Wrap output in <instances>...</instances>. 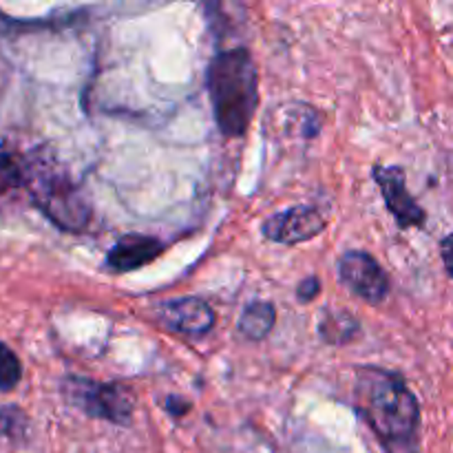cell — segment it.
<instances>
[{"label":"cell","instance_id":"5bb4252c","mask_svg":"<svg viewBox=\"0 0 453 453\" xmlns=\"http://www.w3.org/2000/svg\"><path fill=\"white\" fill-rule=\"evenodd\" d=\"M22 380V363L18 354L0 341V392H12Z\"/></svg>","mask_w":453,"mask_h":453},{"label":"cell","instance_id":"52a82bcc","mask_svg":"<svg viewBox=\"0 0 453 453\" xmlns=\"http://www.w3.org/2000/svg\"><path fill=\"white\" fill-rule=\"evenodd\" d=\"M374 180L383 190L385 206L389 208L401 228H414V226L425 224L427 215L410 195L405 171L401 166H374Z\"/></svg>","mask_w":453,"mask_h":453},{"label":"cell","instance_id":"8fae6325","mask_svg":"<svg viewBox=\"0 0 453 453\" xmlns=\"http://www.w3.org/2000/svg\"><path fill=\"white\" fill-rule=\"evenodd\" d=\"M361 332V323L348 310H330L319 323V334L330 345H345L354 341Z\"/></svg>","mask_w":453,"mask_h":453},{"label":"cell","instance_id":"30bf717a","mask_svg":"<svg viewBox=\"0 0 453 453\" xmlns=\"http://www.w3.org/2000/svg\"><path fill=\"white\" fill-rule=\"evenodd\" d=\"M274 323H277L274 305L270 301H255V303L243 310L237 330L248 341H264L273 332Z\"/></svg>","mask_w":453,"mask_h":453},{"label":"cell","instance_id":"9c48e42d","mask_svg":"<svg viewBox=\"0 0 453 453\" xmlns=\"http://www.w3.org/2000/svg\"><path fill=\"white\" fill-rule=\"evenodd\" d=\"M162 252L164 243L159 239L146 237V234H124L119 242H115V246L106 255L104 268L115 274L133 273V270L149 265Z\"/></svg>","mask_w":453,"mask_h":453},{"label":"cell","instance_id":"2e32d148","mask_svg":"<svg viewBox=\"0 0 453 453\" xmlns=\"http://www.w3.org/2000/svg\"><path fill=\"white\" fill-rule=\"evenodd\" d=\"M190 401H186V398L181 396H168L166 398V411L171 416H175V418H181L184 414H188L190 411Z\"/></svg>","mask_w":453,"mask_h":453},{"label":"cell","instance_id":"277c9868","mask_svg":"<svg viewBox=\"0 0 453 453\" xmlns=\"http://www.w3.org/2000/svg\"><path fill=\"white\" fill-rule=\"evenodd\" d=\"M66 401L91 418L109 420L115 425H131L133 398L127 388L118 383H97L91 379L69 376L62 383Z\"/></svg>","mask_w":453,"mask_h":453},{"label":"cell","instance_id":"7a4b0ae2","mask_svg":"<svg viewBox=\"0 0 453 453\" xmlns=\"http://www.w3.org/2000/svg\"><path fill=\"white\" fill-rule=\"evenodd\" d=\"M208 93L219 131L226 137H242L259 106V73L248 49H230L212 58Z\"/></svg>","mask_w":453,"mask_h":453},{"label":"cell","instance_id":"6da1fadb","mask_svg":"<svg viewBox=\"0 0 453 453\" xmlns=\"http://www.w3.org/2000/svg\"><path fill=\"white\" fill-rule=\"evenodd\" d=\"M354 403L383 453H418L420 407L401 374L363 367Z\"/></svg>","mask_w":453,"mask_h":453},{"label":"cell","instance_id":"8992f818","mask_svg":"<svg viewBox=\"0 0 453 453\" xmlns=\"http://www.w3.org/2000/svg\"><path fill=\"white\" fill-rule=\"evenodd\" d=\"M326 230V217L314 206H295L268 217L261 226V233L268 242L296 246L314 239Z\"/></svg>","mask_w":453,"mask_h":453},{"label":"cell","instance_id":"e0dca14e","mask_svg":"<svg viewBox=\"0 0 453 453\" xmlns=\"http://www.w3.org/2000/svg\"><path fill=\"white\" fill-rule=\"evenodd\" d=\"M441 257H442V264H445L447 274L453 279V233L447 234V237L441 242Z\"/></svg>","mask_w":453,"mask_h":453},{"label":"cell","instance_id":"4fadbf2b","mask_svg":"<svg viewBox=\"0 0 453 453\" xmlns=\"http://www.w3.org/2000/svg\"><path fill=\"white\" fill-rule=\"evenodd\" d=\"M29 418L18 405L0 407V438H9L13 442H20L27 438Z\"/></svg>","mask_w":453,"mask_h":453},{"label":"cell","instance_id":"3957f363","mask_svg":"<svg viewBox=\"0 0 453 453\" xmlns=\"http://www.w3.org/2000/svg\"><path fill=\"white\" fill-rule=\"evenodd\" d=\"M25 190L35 208L65 233H82L91 221V203L49 146L25 155Z\"/></svg>","mask_w":453,"mask_h":453},{"label":"cell","instance_id":"ba28073f","mask_svg":"<svg viewBox=\"0 0 453 453\" xmlns=\"http://www.w3.org/2000/svg\"><path fill=\"white\" fill-rule=\"evenodd\" d=\"M157 321L168 330H175L186 336H203L215 327V312L211 305L195 296L184 299H168L155 310Z\"/></svg>","mask_w":453,"mask_h":453},{"label":"cell","instance_id":"5b68a950","mask_svg":"<svg viewBox=\"0 0 453 453\" xmlns=\"http://www.w3.org/2000/svg\"><path fill=\"white\" fill-rule=\"evenodd\" d=\"M341 281L365 303L379 305L389 292V279L379 261L363 250H349L341 257Z\"/></svg>","mask_w":453,"mask_h":453},{"label":"cell","instance_id":"7c38bea8","mask_svg":"<svg viewBox=\"0 0 453 453\" xmlns=\"http://www.w3.org/2000/svg\"><path fill=\"white\" fill-rule=\"evenodd\" d=\"M18 188H25V155L0 137V197Z\"/></svg>","mask_w":453,"mask_h":453},{"label":"cell","instance_id":"9a60e30c","mask_svg":"<svg viewBox=\"0 0 453 453\" xmlns=\"http://www.w3.org/2000/svg\"><path fill=\"white\" fill-rule=\"evenodd\" d=\"M319 292H321V281H319L317 277H308L305 281L299 283V288H296V299H299L301 303H310V301L317 299Z\"/></svg>","mask_w":453,"mask_h":453}]
</instances>
